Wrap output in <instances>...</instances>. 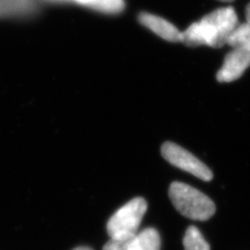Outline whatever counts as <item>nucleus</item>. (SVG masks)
I'll list each match as a JSON object with an SVG mask.
<instances>
[{
	"instance_id": "obj_4",
	"label": "nucleus",
	"mask_w": 250,
	"mask_h": 250,
	"mask_svg": "<svg viewBox=\"0 0 250 250\" xmlns=\"http://www.w3.org/2000/svg\"><path fill=\"white\" fill-rule=\"evenodd\" d=\"M161 154L170 164L181 170L188 171L197 178L205 182H209L213 178V173L208 166L193 154L176 144L171 142L163 144L161 146Z\"/></svg>"
},
{
	"instance_id": "obj_12",
	"label": "nucleus",
	"mask_w": 250,
	"mask_h": 250,
	"mask_svg": "<svg viewBox=\"0 0 250 250\" xmlns=\"http://www.w3.org/2000/svg\"><path fill=\"white\" fill-rule=\"evenodd\" d=\"M93 250L92 249H90V248H87V247H80V248H77V249H75V250Z\"/></svg>"
},
{
	"instance_id": "obj_13",
	"label": "nucleus",
	"mask_w": 250,
	"mask_h": 250,
	"mask_svg": "<svg viewBox=\"0 0 250 250\" xmlns=\"http://www.w3.org/2000/svg\"><path fill=\"white\" fill-rule=\"evenodd\" d=\"M220 1H224V2H232L233 0H220Z\"/></svg>"
},
{
	"instance_id": "obj_7",
	"label": "nucleus",
	"mask_w": 250,
	"mask_h": 250,
	"mask_svg": "<svg viewBox=\"0 0 250 250\" xmlns=\"http://www.w3.org/2000/svg\"><path fill=\"white\" fill-rule=\"evenodd\" d=\"M161 236L154 228H146L128 239L127 250H160Z\"/></svg>"
},
{
	"instance_id": "obj_10",
	"label": "nucleus",
	"mask_w": 250,
	"mask_h": 250,
	"mask_svg": "<svg viewBox=\"0 0 250 250\" xmlns=\"http://www.w3.org/2000/svg\"><path fill=\"white\" fill-rule=\"evenodd\" d=\"M226 45L232 48L250 46V25L249 23H239L234 28L227 39Z\"/></svg>"
},
{
	"instance_id": "obj_3",
	"label": "nucleus",
	"mask_w": 250,
	"mask_h": 250,
	"mask_svg": "<svg viewBox=\"0 0 250 250\" xmlns=\"http://www.w3.org/2000/svg\"><path fill=\"white\" fill-rule=\"evenodd\" d=\"M147 209L143 197H135L117 210L107 224V232L111 239L123 240L133 237L141 224Z\"/></svg>"
},
{
	"instance_id": "obj_6",
	"label": "nucleus",
	"mask_w": 250,
	"mask_h": 250,
	"mask_svg": "<svg viewBox=\"0 0 250 250\" xmlns=\"http://www.w3.org/2000/svg\"><path fill=\"white\" fill-rule=\"evenodd\" d=\"M138 20L144 26L150 29L156 35L169 42H181L182 33L168 21L149 13H141Z\"/></svg>"
},
{
	"instance_id": "obj_11",
	"label": "nucleus",
	"mask_w": 250,
	"mask_h": 250,
	"mask_svg": "<svg viewBox=\"0 0 250 250\" xmlns=\"http://www.w3.org/2000/svg\"><path fill=\"white\" fill-rule=\"evenodd\" d=\"M246 19H247V23H249L250 25V3L246 9Z\"/></svg>"
},
{
	"instance_id": "obj_5",
	"label": "nucleus",
	"mask_w": 250,
	"mask_h": 250,
	"mask_svg": "<svg viewBox=\"0 0 250 250\" xmlns=\"http://www.w3.org/2000/svg\"><path fill=\"white\" fill-rule=\"evenodd\" d=\"M250 67V46L232 48L226 55L224 64L217 73V80L221 83H230L240 78Z\"/></svg>"
},
{
	"instance_id": "obj_8",
	"label": "nucleus",
	"mask_w": 250,
	"mask_h": 250,
	"mask_svg": "<svg viewBox=\"0 0 250 250\" xmlns=\"http://www.w3.org/2000/svg\"><path fill=\"white\" fill-rule=\"evenodd\" d=\"M185 250H210L208 243L196 226L188 227L183 239Z\"/></svg>"
},
{
	"instance_id": "obj_1",
	"label": "nucleus",
	"mask_w": 250,
	"mask_h": 250,
	"mask_svg": "<svg viewBox=\"0 0 250 250\" xmlns=\"http://www.w3.org/2000/svg\"><path fill=\"white\" fill-rule=\"evenodd\" d=\"M238 24L233 8L216 9L183 32L181 42L188 46L208 45L220 48L226 45L228 37Z\"/></svg>"
},
{
	"instance_id": "obj_9",
	"label": "nucleus",
	"mask_w": 250,
	"mask_h": 250,
	"mask_svg": "<svg viewBox=\"0 0 250 250\" xmlns=\"http://www.w3.org/2000/svg\"><path fill=\"white\" fill-rule=\"evenodd\" d=\"M81 5L107 13H116L125 9L124 0H72Z\"/></svg>"
},
{
	"instance_id": "obj_2",
	"label": "nucleus",
	"mask_w": 250,
	"mask_h": 250,
	"mask_svg": "<svg viewBox=\"0 0 250 250\" xmlns=\"http://www.w3.org/2000/svg\"><path fill=\"white\" fill-rule=\"evenodd\" d=\"M169 197L183 216L195 221H207L216 211L214 202L202 192L188 185L174 182L169 188Z\"/></svg>"
}]
</instances>
